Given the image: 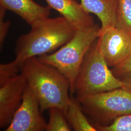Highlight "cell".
I'll return each mask as SVG.
<instances>
[{
    "mask_svg": "<svg viewBox=\"0 0 131 131\" xmlns=\"http://www.w3.org/2000/svg\"><path fill=\"white\" fill-rule=\"evenodd\" d=\"M29 33L19 37L16 57L10 63L20 70L24 62L56 52L74 36L76 28L63 16L48 17L34 24Z\"/></svg>",
    "mask_w": 131,
    "mask_h": 131,
    "instance_id": "obj_1",
    "label": "cell"
},
{
    "mask_svg": "<svg viewBox=\"0 0 131 131\" xmlns=\"http://www.w3.org/2000/svg\"><path fill=\"white\" fill-rule=\"evenodd\" d=\"M20 71L36 94L42 112L53 107L65 111L70 98V84L59 70L33 57L24 62Z\"/></svg>",
    "mask_w": 131,
    "mask_h": 131,
    "instance_id": "obj_2",
    "label": "cell"
},
{
    "mask_svg": "<svg viewBox=\"0 0 131 131\" xmlns=\"http://www.w3.org/2000/svg\"><path fill=\"white\" fill-rule=\"evenodd\" d=\"M96 40L84 57L74 81L72 94H75L77 99L124 86L109 69Z\"/></svg>",
    "mask_w": 131,
    "mask_h": 131,
    "instance_id": "obj_3",
    "label": "cell"
},
{
    "mask_svg": "<svg viewBox=\"0 0 131 131\" xmlns=\"http://www.w3.org/2000/svg\"><path fill=\"white\" fill-rule=\"evenodd\" d=\"M100 27L93 25L77 30L73 37L56 52L38 57L59 70L69 80L71 94L80 67L86 54L99 36Z\"/></svg>",
    "mask_w": 131,
    "mask_h": 131,
    "instance_id": "obj_4",
    "label": "cell"
},
{
    "mask_svg": "<svg viewBox=\"0 0 131 131\" xmlns=\"http://www.w3.org/2000/svg\"><path fill=\"white\" fill-rule=\"evenodd\" d=\"M84 113L95 122L105 126L117 117L131 114V90L125 87L77 99Z\"/></svg>",
    "mask_w": 131,
    "mask_h": 131,
    "instance_id": "obj_5",
    "label": "cell"
},
{
    "mask_svg": "<svg viewBox=\"0 0 131 131\" xmlns=\"http://www.w3.org/2000/svg\"><path fill=\"white\" fill-rule=\"evenodd\" d=\"M96 41L109 67H117L131 56V35L116 26L100 33Z\"/></svg>",
    "mask_w": 131,
    "mask_h": 131,
    "instance_id": "obj_6",
    "label": "cell"
},
{
    "mask_svg": "<svg viewBox=\"0 0 131 131\" xmlns=\"http://www.w3.org/2000/svg\"><path fill=\"white\" fill-rule=\"evenodd\" d=\"M41 112L36 94L27 84L22 103L5 131H46L47 122Z\"/></svg>",
    "mask_w": 131,
    "mask_h": 131,
    "instance_id": "obj_7",
    "label": "cell"
},
{
    "mask_svg": "<svg viewBox=\"0 0 131 131\" xmlns=\"http://www.w3.org/2000/svg\"><path fill=\"white\" fill-rule=\"evenodd\" d=\"M27 85L21 73L0 84V127L6 128L22 103Z\"/></svg>",
    "mask_w": 131,
    "mask_h": 131,
    "instance_id": "obj_8",
    "label": "cell"
},
{
    "mask_svg": "<svg viewBox=\"0 0 131 131\" xmlns=\"http://www.w3.org/2000/svg\"><path fill=\"white\" fill-rule=\"evenodd\" d=\"M48 6L65 18L77 30L94 24L93 17L76 0H45Z\"/></svg>",
    "mask_w": 131,
    "mask_h": 131,
    "instance_id": "obj_9",
    "label": "cell"
},
{
    "mask_svg": "<svg viewBox=\"0 0 131 131\" xmlns=\"http://www.w3.org/2000/svg\"><path fill=\"white\" fill-rule=\"evenodd\" d=\"M0 8L14 12L30 26L49 17L51 9L34 0H0Z\"/></svg>",
    "mask_w": 131,
    "mask_h": 131,
    "instance_id": "obj_10",
    "label": "cell"
},
{
    "mask_svg": "<svg viewBox=\"0 0 131 131\" xmlns=\"http://www.w3.org/2000/svg\"><path fill=\"white\" fill-rule=\"evenodd\" d=\"M83 9L97 16L101 22L99 34L115 27L117 22L118 0H80Z\"/></svg>",
    "mask_w": 131,
    "mask_h": 131,
    "instance_id": "obj_11",
    "label": "cell"
},
{
    "mask_svg": "<svg viewBox=\"0 0 131 131\" xmlns=\"http://www.w3.org/2000/svg\"><path fill=\"white\" fill-rule=\"evenodd\" d=\"M82 107L77 99L70 97L64 112L66 117L72 130L75 131H97L84 115Z\"/></svg>",
    "mask_w": 131,
    "mask_h": 131,
    "instance_id": "obj_12",
    "label": "cell"
},
{
    "mask_svg": "<svg viewBox=\"0 0 131 131\" xmlns=\"http://www.w3.org/2000/svg\"><path fill=\"white\" fill-rule=\"evenodd\" d=\"M49 110V120L46 131H70L72 129L66 117L64 112L60 108H51Z\"/></svg>",
    "mask_w": 131,
    "mask_h": 131,
    "instance_id": "obj_13",
    "label": "cell"
},
{
    "mask_svg": "<svg viewBox=\"0 0 131 131\" xmlns=\"http://www.w3.org/2000/svg\"><path fill=\"white\" fill-rule=\"evenodd\" d=\"M116 26L131 35V0H118Z\"/></svg>",
    "mask_w": 131,
    "mask_h": 131,
    "instance_id": "obj_14",
    "label": "cell"
},
{
    "mask_svg": "<svg viewBox=\"0 0 131 131\" xmlns=\"http://www.w3.org/2000/svg\"><path fill=\"white\" fill-rule=\"evenodd\" d=\"M94 126L99 131H131V114L117 117L107 125Z\"/></svg>",
    "mask_w": 131,
    "mask_h": 131,
    "instance_id": "obj_15",
    "label": "cell"
},
{
    "mask_svg": "<svg viewBox=\"0 0 131 131\" xmlns=\"http://www.w3.org/2000/svg\"><path fill=\"white\" fill-rule=\"evenodd\" d=\"M5 10L0 8V46L1 49L3 46L10 25V21L5 20Z\"/></svg>",
    "mask_w": 131,
    "mask_h": 131,
    "instance_id": "obj_16",
    "label": "cell"
},
{
    "mask_svg": "<svg viewBox=\"0 0 131 131\" xmlns=\"http://www.w3.org/2000/svg\"><path fill=\"white\" fill-rule=\"evenodd\" d=\"M112 71L116 76L124 73H131V56L123 64L112 68Z\"/></svg>",
    "mask_w": 131,
    "mask_h": 131,
    "instance_id": "obj_17",
    "label": "cell"
},
{
    "mask_svg": "<svg viewBox=\"0 0 131 131\" xmlns=\"http://www.w3.org/2000/svg\"><path fill=\"white\" fill-rule=\"evenodd\" d=\"M124 84V87L131 90V73H124L117 76Z\"/></svg>",
    "mask_w": 131,
    "mask_h": 131,
    "instance_id": "obj_18",
    "label": "cell"
}]
</instances>
